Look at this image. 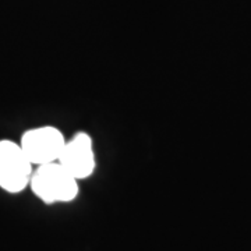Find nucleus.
<instances>
[{
	"instance_id": "f257e3e1",
	"label": "nucleus",
	"mask_w": 251,
	"mask_h": 251,
	"mask_svg": "<svg viewBox=\"0 0 251 251\" xmlns=\"http://www.w3.org/2000/svg\"><path fill=\"white\" fill-rule=\"evenodd\" d=\"M29 187L45 204L70 202L78 196V180L72 176L60 162L35 166Z\"/></svg>"
},
{
	"instance_id": "f03ea898",
	"label": "nucleus",
	"mask_w": 251,
	"mask_h": 251,
	"mask_svg": "<svg viewBox=\"0 0 251 251\" xmlns=\"http://www.w3.org/2000/svg\"><path fill=\"white\" fill-rule=\"evenodd\" d=\"M34 165L27 158L20 143L0 140V188L18 194L29 186Z\"/></svg>"
},
{
	"instance_id": "7ed1b4c3",
	"label": "nucleus",
	"mask_w": 251,
	"mask_h": 251,
	"mask_svg": "<svg viewBox=\"0 0 251 251\" xmlns=\"http://www.w3.org/2000/svg\"><path fill=\"white\" fill-rule=\"evenodd\" d=\"M66 137L54 126H39L21 135L20 145L34 166L57 162L66 145Z\"/></svg>"
},
{
	"instance_id": "20e7f679",
	"label": "nucleus",
	"mask_w": 251,
	"mask_h": 251,
	"mask_svg": "<svg viewBox=\"0 0 251 251\" xmlns=\"http://www.w3.org/2000/svg\"><path fill=\"white\" fill-rule=\"evenodd\" d=\"M59 162L78 181L92 176L97 168V159L91 135L77 133L67 140Z\"/></svg>"
}]
</instances>
